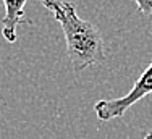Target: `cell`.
<instances>
[{"mask_svg": "<svg viewBox=\"0 0 152 139\" xmlns=\"http://www.w3.org/2000/svg\"><path fill=\"white\" fill-rule=\"evenodd\" d=\"M42 3L60 23L66 41V53L75 71H81L105 60L100 31L92 23L79 18L73 3L65 0H42Z\"/></svg>", "mask_w": 152, "mask_h": 139, "instance_id": "1", "label": "cell"}, {"mask_svg": "<svg viewBox=\"0 0 152 139\" xmlns=\"http://www.w3.org/2000/svg\"><path fill=\"white\" fill-rule=\"evenodd\" d=\"M151 92H152V63L136 79L131 91H128L123 97H118V99L99 100L94 105V112H96L97 118L102 120V121H110L113 118H120V116L125 115V112L131 105H134L141 99L149 96Z\"/></svg>", "mask_w": 152, "mask_h": 139, "instance_id": "2", "label": "cell"}, {"mask_svg": "<svg viewBox=\"0 0 152 139\" xmlns=\"http://www.w3.org/2000/svg\"><path fill=\"white\" fill-rule=\"evenodd\" d=\"M24 3L26 0H3L5 16L2 20V36L10 44L16 42V28L20 24H32V21L24 16Z\"/></svg>", "mask_w": 152, "mask_h": 139, "instance_id": "3", "label": "cell"}, {"mask_svg": "<svg viewBox=\"0 0 152 139\" xmlns=\"http://www.w3.org/2000/svg\"><path fill=\"white\" fill-rule=\"evenodd\" d=\"M137 8L141 10L144 15H149L152 16V0H134Z\"/></svg>", "mask_w": 152, "mask_h": 139, "instance_id": "4", "label": "cell"}, {"mask_svg": "<svg viewBox=\"0 0 152 139\" xmlns=\"http://www.w3.org/2000/svg\"><path fill=\"white\" fill-rule=\"evenodd\" d=\"M144 139H152V129H151L149 133L146 134V136H144Z\"/></svg>", "mask_w": 152, "mask_h": 139, "instance_id": "5", "label": "cell"}]
</instances>
